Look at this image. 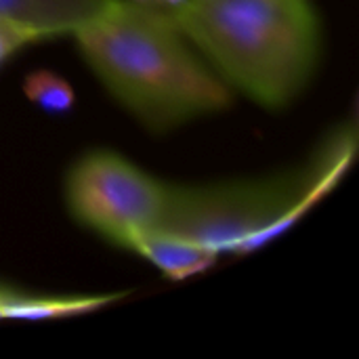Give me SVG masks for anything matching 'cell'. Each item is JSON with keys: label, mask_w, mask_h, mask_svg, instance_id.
<instances>
[{"label": "cell", "mask_w": 359, "mask_h": 359, "mask_svg": "<svg viewBox=\"0 0 359 359\" xmlns=\"http://www.w3.org/2000/svg\"><path fill=\"white\" fill-rule=\"evenodd\" d=\"M72 38L111 97L151 130H170L231 105V88L168 13L114 0Z\"/></svg>", "instance_id": "cell-1"}, {"label": "cell", "mask_w": 359, "mask_h": 359, "mask_svg": "<svg viewBox=\"0 0 359 359\" xmlns=\"http://www.w3.org/2000/svg\"><path fill=\"white\" fill-rule=\"evenodd\" d=\"M170 17L231 90L267 109L288 107L322 59L311 0H185Z\"/></svg>", "instance_id": "cell-2"}, {"label": "cell", "mask_w": 359, "mask_h": 359, "mask_svg": "<svg viewBox=\"0 0 359 359\" xmlns=\"http://www.w3.org/2000/svg\"><path fill=\"white\" fill-rule=\"evenodd\" d=\"M358 149L355 124L339 128L299 172L202 187H168L156 229L206 248L248 255L290 229L347 172Z\"/></svg>", "instance_id": "cell-3"}, {"label": "cell", "mask_w": 359, "mask_h": 359, "mask_svg": "<svg viewBox=\"0 0 359 359\" xmlns=\"http://www.w3.org/2000/svg\"><path fill=\"white\" fill-rule=\"evenodd\" d=\"M168 187L120 154L93 149L67 172L65 200L82 227L128 250L139 233L158 227Z\"/></svg>", "instance_id": "cell-4"}, {"label": "cell", "mask_w": 359, "mask_h": 359, "mask_svg": "<svg viewBox=\"0 0 359 359\" xmlns=\"http://www.w3.org/2000/svg\"><path fill=\"white\" fill-rule=\"evenodd\" d=\"M114 0H0V21L38 32L46 40L72 36Z\"/></svg>", "instance_id": "cell-5"}, {"label": "cell", "mask_w": 359, "mask_h": 359, "mask_svg": "<svg viewBox=\"0 0 359 359\" xmlns=\"http://www.w3.org/2000/svg\"><path fill=\"white\" fill-rule=\"evenodd\" d=\"M128 250L137 252L141 259L149 261L156 269H160L170 280H185L210 269L221 257L217 250L196 244L191 240L160 231L147 229L139 233Z\"/></svg>", "instance_id": "cell-6"}, {"label": "cell", "mask_w": 359, "mask_h": 359, "mask_svg": "<svg viewBox=\"0 0 359 359\" xmlns=\"http://www.w3.org/2000/svg\"><path fill=\"white\" fill-rule=\"evenodd\" d=\"M120 294L107 297H86V294H32V292H19L17 299L11 303L6 311V320H53V318H67V316H80L88 311H97L114 301H118Z\"/></svg>", "instance_id": "cell-7"}, {"label": "cell", "mask_w": 359, "mask_h": 359, "mask_svg": "<svg viewBox=\"0 0 359 359\" xmlns=\"http://www.w3.org/2000/svg\"><path fill=\"white\" fill-rule=\"evenodd\" d=\"M25 97L48 114H65L76 103V93L67 80L50 69H36L23 82Z\"/></svg>", "instance_id": "cell-8"}, {"label": "cell", "mask_w": 359, "mask_h": 359, "mask_svg": "<svg viewBox=\"0 0 359 359\" xmlns=\"http://www.w3.org/2000/svg\"><path fill=\"white\" fill-rule=\"evenodd\" d=\"M42 40H46V38L34 29L0 21V65H4L8 59H13L21 48L42 42Z\"/></svg>", "instance_id": "cell-9"}, {"label": "cell", "mask_w": 359, "mask_h": 359, "mask_svg": "<svg viewBox=\"0 0 359 359\" xmlns=\"http://www.w3.org/2000/svg\"><path fill=\"white\" fill-rule=\"evenodd\" d=\"M143 6H149V8H156V11H162V13H175L185 0H135Z\"/></svg>", "instance_id": "cell-10"}, {"label": "cell", "mask_w": 359, "mask_h": 359, "mask_svg": "<svg viewBox=\"0 0 359 359\" xmlns=\"http://www.w3.org/2000/svg\"><path fill=\"white\" fill-rule=\"evenodd\" d=\"M19 292L21 290H17V288H11V286L0 284V320H6V311H8L11 303L17 299Z\"/></svg>", "instance_id": "cell-11"}]
</instances>
